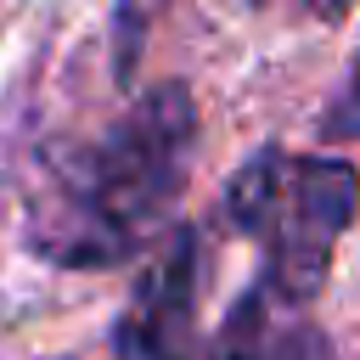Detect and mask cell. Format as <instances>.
Returning a JSON list of instances; mask_svg holds the SVG:
<instances>
[{
    "label": "cell",
    "mask_w": 360,
    "mask_h": 360,
    "mask_svg": "<svg viewBox=\"0 0 360 360\" xmlns=\"http://www.w3.org/2000/svg\"><path fill=\"white\" fill-rule=\"evenodd\" d=\"M191 135V96L180 84L152 90L45 186L34 248L56 264H124L129 253H141L180 202Z\"/></svg>",
    "instance_id": "1"
},
{
    "label": "cell",
    "mask_w": 360,
    "mask_h": 360,
    "mask_svg": "<svg viewBox=\"0 0 360 360\" xmlns=\"http://www.w3.org/2000/svg\"><path fill=\"white\" fill-rule=\"evenodd\" d=\"M214 360H332V343L304 315V298H287L281 287L259 276L231 304L214 338Z\"/></svg>",
    "instance_id": "4"
},
{
    "label": "cell",
    "mask_w": 360,
    "mask_h": 360,
    "mask_svg": "<svg viewBox=\"0 0 360 360\" xmlns=\"http://www.w3.org/2000/svg\"><path fill=\"white\" fill-rule=\"evenodd\" d=\"M309 6H315V11H326V17H338V11L349 6V0H309Z\"/></svg>",
    "instance_id": "6"
},
{
    "label": "cell",
    "mask_w": 360,
    "mask_h": 360,
    "mask_svg": "<svg viewBox=\"0 0 360 360\" xmlns=\"http://www.w3.org/2000/svg\"><path fill=\"white\" fill-rule=\"evenodd\" d=\"M231 219L259 242L264 281L287 298H315L326 281L332 248L360 202V174L338 158H298V152H259L231 180Z\"/></svg>",
    "instance_id": "2"
},
{
    "label": "cell",
    "mask_w": 360,
    "mask_h": 360,
    "mask_svg": "<svg viewBox=\"0 0 360 360\" xmlns=\"http://www.w3.org/2000/svg\"><path fill=\"white\" fill-rule=\"evenodd\" d=\"M191 343H197V236L174 231L118 321V360H191Z\"/></svg>",
    "instance_id": "3"
},
{
    "label": "cell",
    "mask_w": 360,
    "mask_h": 360,
    "mask_svg": "<svg viewBox=\"0 0 360 360\" xmlns=\"http://www.w3.org/2000/svg\"><path fill=\"white\" fill-rule=\"evenodd\" d=\"M321 135H332V141L360 135V56H354V68H349L343 90L332 96V107H326V118H321Z\"/></svg>",
    "instance_id": "5"
}]
</instances>
